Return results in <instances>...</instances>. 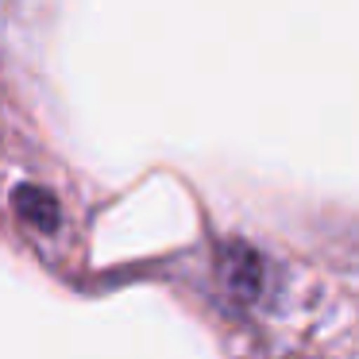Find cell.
<instances>
[{"instance_id": "cell-1", "label": "cell", "mask_w": 359, "mask_h": 359, "mask_svg": "<svg viewBox=\"0 0 359 359\" xmlns=\"http://www.w3.org/2000/svg\"><path fill=\"white\" fill-rule=\"evenodd\" d=\"M12 205H16L20 217H24L32 228H39V232H55L58 228V201L47 194V189L20 186L16 194H12Z\"/></svg>"}]
</instances>
